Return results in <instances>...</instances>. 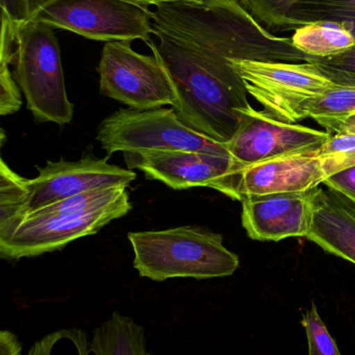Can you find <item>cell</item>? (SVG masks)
I'll use <instances>...</instances> for the list:
<instances>
[{"instance_id":"obj_2","label":"cell","mask_w":355,"mask_h":355,"mask_svg":"<svg viewBox=\"0 0 355 355\" xmlns=\"http://www.w3.org/2000/svg\"><path fill=\"white\" fill-rule=\"evenodd\" d=\"M133 209L126 187L98 188L41 207L0 227V257L33 258L94 235Z\"/></svg>"},{"instance_id":"obj_23","label":"cell","mask_w":355,"mask_h":355,"mask_svg":"<svg viewBox=\"0 0 355 355\" xmlns=\"http://www.w3.org/2000/svg\"><path fill=\"white\" fill-rule=\"evenodd\" d=\"M10 64L0 62V114L8 116L22 105L20 87L8 69Z\"/></svg>"},{"instance_id":"obj_29","label":"cell","mask_w":355,"mask_h":355,"mask_svg":"<svg viewBox=\"0 0 355 355\" xmlns=\"http://www.w3.org/2000/svg\"><path fill=\"white\" fill-rule=\"evenodd\" d=\"M127 1L135 2V3L140 4V6H145V8H150V6L163 3V2L181 1V0H127ZM185 1H190V0H185Z\"/></svg>"},{"instance_id":"obj_11","label":"cell","mask_w":355,"mask_h":355,"mask_svg":"<svg viewBox=\"0 0 355 355\" xmlns=\"http://www.w3.org/2000/svg\"><path fill=\"white\" fill-rule=\"evenodd\" d=\"M331 133L266 116L254 107L229 143L227 151L244 170L275 158L299 154L319 155Z\"/></svg>"},{"instance_id":"obj_27","label":"cell","mask_w":355,"mask_h":355,"mask_svg":"<svg viewBox=\"0 0 355 355\" xmlns=\"http://www.w3.org/2000/svg\"><path fill=\"white\" fill-rule=\"evenodd\" d=\"M22 346L18 337L10 331H0V355H21Z\"/></svg>"},{"instance_id":"obj_17","label":"cell","mask_w":355,"mask_h":355,"mask_svg":"<svg viewBox=\"0 0 355 355\" xmlns=\"http://www.w3.org/2000/svg\"><path fill=\"white\" fill-rule=\"evenodd\" d=\"M322 21L343 23L355 35V0H299L290 10L279 33Z\"/></svg>"},{"instance_id":"obj_9","label":"cell","mask_w":355,"mask_h":355,"mask_svg":"<svg viewBox=\"0 0 355 355\" xmlns=\"http://www.w3.org/2000/svg\"><path fill=\"white\" fill-rule=\"evenodd\" d=\"M129 170H139L147 179L175 190L208 187L242 200L243 166L231 155L200 151L139 150L123 153Z\"/></svg>"},{"instance_id":"obj_3","label":"cell","mask_w":355,"mask_h":355,"mask_svg":"<svg viewBox=\"0 0 355 355\" xmlns=\"http://www.w3.org/2000/svg\"><path fill=\"white\" fill-rule=\"evenodd\" d=\"M127 237L135 254L133 267L140 277L151 281L225 277L240 266L239 257L225 248L222 236L204 227L131 232Z\"/></svg>"},{"instance_id":"obj_13","label":"cell","mask_w":355,"mask_h":355,"mask_svg":"<svg viewBox=\"0 0 355 355\" xmlns=\"http://www.w3.org/2000/svg\"><path fill=\"white\" fill-rule=\"evenodd\" d=\"M325 180L320 156L299 154L248 166L242 172L240 190L243 200L248 196L306 191Z\"/></svg>"},{"instance_id":"obj_8","label":"cell","mask_w":355,"mask_h":355,"mask_svg":"<svg viewBox=\"0 0 355 355\" xmlns=\"http://www.w3.org/2000/svg\"><path fill=\"white\" fill-rule=\"evenodd\" d=\"M97 70L100 93L129 108L147 110L174 104L172 83L158 58L138 53L131 41L104 44Z\"/></svg>"},{"instance_id":"obj_20","label":"cell","mask_w":355,"mask_h":355,"mask_svg":"<svg viewBox=\"0 0 355 355\" xmlns=\"http://www.w3.org/2000/svg\"><path fill=\"white\" fill-rule=\"evenodd\" d=\"M302 327L308 337V355H343L319 315L316 304L302 315Z\"/></svg>"},{"instance_id":"obj_21","label":"cell","mask_w":355,"mask_h":355,"mask_svg":"<svg viewBox=\"0 0 355 355\" xmlns=\"http://www.w3.org/2000/svg\"><path fill=\"white\" fill-rule=\"evenodd\" d=\"M246 10L271 33L279 35L290 10L299 0H240Z\"/></svg>"},{"instance_id":"obj_12","label":"cell","mask_w":355,"mask_h":355,"mask_svg":"<svg viewBox=\"0 0 355 355\" xmlns=\"http://www.w3.org/2000/svg\"><path fill=\"white\" fill-rule=\"evenodd\" d=\"M318 187L306 191L245 196L242 200V223L248 236L258 241L308 237Z\"/></svg>"},{"instance_id":"obj_16","label":"cell","mask_w":355,"mask_h":355,"mask_svg":"<svg viewBox=\"0 0 355 355\" xmlns=\"http://www.w3.org/2000/svg\"><path fill=\"white\" fill-rule=\"evenodd\" d=\"M292 43L313 58H329L355 46V35L343 23L322 21L304 25L291 35Z\"/></svg>"},{"instance_id":"obj_1","label":"cell","mask_w":355,"mask_h":355,"mask_svg":"<svg viewBox=\"0 0 355 355\" xmlns=\"http://www.w3.org/2000/svg\"><path fill=\"white\" fill-rule=\"evenodd\" d=\"M149 17L158 41L146 44L170 77L177 118L216 143H229L252 108L231 60L166 4L149 8Z\"/></svg>"},{"instance_id":"obj_4","label":"cell","mask_w":355,"mask_h":355,"mask_svg":"<svg viewBox=\"0 0 355 355\" xmlns=\"http://www.w3.org/2000/svg\"><path fill=\"white\" fill-rule=\"evenodd\" d=\"M13 67V76L35 121L60 126L72 121L74 106L67 95L53 27L31 20L18 24Z\"/></svg>"},{"instance_id":"obj_26","label":"cell","mask_w":355,"mask_h":355,"mask_svg":"<svg viewBox=\"0 0 355 355\" xmlns=\"http://www.w3.org/2000/svg\"><path fill=\"white\" fill-rule=\"evenodd\" d=\"M60 341H62V334L60 331L48 334L45 337L42 338V339H40L39 341L33 344V347L29 349L27 355H52L54 347ZM79 355L89 354L83 352V354Z\"/></svg>"},{"instance_id":"obj_22","label":"cell","mask_w":355,"mask_h":355,"mask_svg":"<svg viewBox=\"0 0 355 355\" xmlns=\"http://www.w3.org/2000/svg\"><path fill=\"white\" fill-rule=\"evenodd\" d=\"M312 62L335 85L355 87V46L329 58H315Z\"/></svg>"},{"instance_id":"obj_18","label":"cell","mask_w":355,"mask_h":355,"mask_svg":"<svg viewBox=\"0 0 355 355\" xmlns=\"http://www.w3.org/2000/svg\"><path fill=\"white\" fill-rule=\"evenodd\" d=\"M304 114L329 132L336 125L355 114V87L335 85L308 101Z\"/></svg>"},{"instance_id":"obj_14","label":"cell","mask_w":355,"mask_h":355,"mask_svg":"<svg viewBox=\"0 0 355 355\" xmlns=\"http://www.w3.org/2000/svg\"><path fill=\"white\" fill-rule=\"evenodd\" d=\"M308 239L355 264V202L336 190L317 188Z\"/></svg>"},{"instance_id":"obj_6","label":"cell","mask_w":355,"mask_h":355,"mask_svg":"<svg viewBox=\"0 0 355 355\" xmlns=\"http://www.w3.org/2000/svg\"><path fill=\"white\" fill-rule=\"evenodd\" d=\"M29 20L106 43L154 33L149 8L127 0H37Z\"/></svg>"},{"instance_id":"obj_19","label":"cell","mask_w":355,"mask_h":355,"mask_svg":"<svg viewBox=\"0 0 355 355\" xmlns=\"http://www.w3.org/2000/svg\"><path fill=\"white\" fill-rule=\"evenodd\" d=\"M327 179L355 166V135L331 133L320 154Z\"/></svg>"},{"instance_id":"obj_25","label":"cell","mask_w":355,"mask_h":355,"mask_svg":"<svg viewBox=\"0 0 355 355\" xmlns=\"http://www.w3.org/2000/svg\"><path fill=\"white\" fill-rule=\"evenodd\" d=\"M323 184L355 202V166L327 178Z\"/></svg>"},{"instance_id":"obj_7","label":"cell","mask_w":355,"mask_h":355,"mask_svg":"<svg viewBox=\"0 0 355 355\" xmlns=\"http://www.w3.org/2000/svg\"><path fill=\"white\" fill-rule=\"evenodd\" d=\"M97 141L112 155L139 150L200 151L231 155L225 144H219L185 126L167 108L119 110L102 121Z\"/></svg>"},{"instance_id":"obj_15","label":"cell","mask_w":355,"mask_h":355,"mask_svg":"<svg viewBox=\"0 0 355 355\" xmlns=\"http://www.w3.org/2000/svg\"><path fill=\"white\" fill-rule=\"evenodd\" d=\"M89 352L93 355H151L144 327L118 311L94 329Z\"/></svg>"},{"instance_id":"obj_28","label":"cell","mask_w":355,"mask_h":355,"mask_svg":"<svg viewBox=\"0 0 355 355\" xmlns=\"http://www.w3.org/2000/svg\"><path fill=\"white\" fill-rule=\"evenodd\" d=\"M329 133H352L355 135V114L336 125Z\"/></svg>"},{"instance_id":"obj_10","label":"cell","mask_w":355,"mask_h":355,"mask_svg":"<svg viewBox=\"0 0 355 355\" xmlns=\"http://www.w3.org/2000/svg\"><path fill=\"white\" fill-rule=\"evenodd\" d=\"M137 178L133 171L108 164L106 160L85 156L77 162H48L39 168V176L25 179V198L18 212L1 223L8 225L18 217L41 207L98 188L127 187Z\"/></svg>"},{"instance_id":"obj_5","label":"cell","mask_w":355,"mask_h":355,"mask_svg":"<svg viewBox=\"0 0 355 355\" xmlns=\"http://www.w3.org/2000/svg\"><path fill=\"white\" fill-rule=\"evenodd\" d=\"M231 64L243 80L248 95L263 106V112L289 124L306 119V103L337 85L312 62L233 60Z\"/></svg>"},{"instance_id":"obj_24","label":"cell","mask_w":355,"mask_h":355,"mask_svg":"<svg viewBox=\"0 0 355 355\" xmlns=\"http://www.w3.org/2000/svg\"><path fill=\"white\" fill-rule=\"evenodd\" d=\"M37 0H0L2 16L20 24L31 19Z\"/></svg>"}]
</instances>
